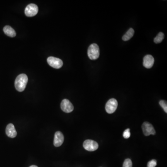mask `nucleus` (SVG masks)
Segmentation results:
<instances>
[{
  "mask_svg": "<svg viewBox=\"0 0 167 167\" xmlns=\"http://www.w3.org/2000/svg\"><path fill=\"white\" fill-rule=\"evenodd\" d=\"M28 82V77L27 75L21 74L17 77L15 80V88L19 92H22L26 88Z\"/></svg>",
  "mask_w": 167,
  "mask_h": 167,
  "instance_id": "nucleus-1",
  "label": "nucleus"
},
{
  "mask_svg": "<svg viewBox=\"0 0 167 167\" xmlns=\"http://www.w3.org/2000/svg\"><path fill=\"white\" fill-rule=\"evenodd\" d=\"M87 54L89 59L91 60H95L98 59L100 54L98 45L96 43L91 45L88 48Z\"/></svg>",
  "mask_w": 167,
  "mask_h": 167,
  "instance_id": "nucleus-2",
  "label": "nucleus"
},
{
  "mask_svg": "<svg viewBox=\"0 0 167 167\" xmlns=\"http://www.w3.org/2000/svg\"><path fill=\"white\" fill-rule=\"evenodd\" d=\"M118 105V103L115 98L108 100L105 105V110L108 113L112 114L116 111Z\"/></svg>",
  "mask_w": 167,
  "mask_h": 167,
  "instance_id": "nucleus-3",
  "label": "nucleus"
},
{
  "mask_svg": "<svg viewBox=\"0 0 167 167\" xmlns=\"http://www.w3.org/2000/svg\"><path fill=\"white\" fill-rule=\"evenodd\" d=\"M47 62L49 66L55 69H59L63 65L62 60L54 57H48L47 59Z\"/></svg>",
  "mask_w": 167,
  "mask_h": 167,
  "instance_id": "nucleus-4",
  "label": "nucleus"
},
{
  "mask_svg": "<svg viewBox=\"0 0 167 167\" xmlns=\"http://www.w3.org/2000/svg\"><path fill=\"white\" fill-rule=\"evenodd\" d=\"M39 9L37 5L31 4L28 5L25 9V13L27 16L33 17L38 13Z\"/></svg>",
  "mask_w": 167,
  "mask_h": 167,
  "instance_id": "nucleus-5",
  "label": "nucleus"
},
{
  "mask_svg": "<svg viewBox=\"0 0 167 167\" xmlns=\"http://www.w3.org/2000/svg\"><path fill=\"white\" fill-rule=\"evenodd\" d=\"M83 147L87 151H94L98 149V144L96 141L88 139L84 142Z\"/></svg>",
  "mask_w": 167,
  "mask_h": 167,
  "instance_id": "nucleus-6",
  "label": "nucleus"
},
{
  "mask_svg": "<svg viewBox=\"0 0 167 167\" xmlns=\"http://www.w3.org/2000/svg\"><path fill=\"white\" fill-rule=\"evenodd\" d=\"M142 129L145 136H149L150 135L156 134V131L154 127L151 124L147 122L143 123L142 125Z\"/></svg>",
  "mask_w": 167,
  "mask_h": 167,
  "instance_id": "nucleus-7",
  "label": "nucleus"
},
{
  "mask_svg": "<svg viewBox=\"0 0 167 167\" xmlns=\"http://www.w3.org/2000/svg\"><path fill=\"white\" fill-rule=\"evenodd\" d=\"M61 109L64 112L66 113H70L74 110V105L69 100L64 99L61 102L60 104Z\"/></svg>",
  "mask_w": 167,
  "mask_h": 167,
  "instance_id": "nucleus-8",
  "label": "nucleus"
},
{
  "mask_svg": "<svg viewBox=\"0 0 167 167\" xmlns=\"http://www.w3.org/2000/svg\"><path fill=\"white\" fill-rule=\"evenodd\" d=\"M64 141V137L62 133L60 132H56L54 138V144L55 147L61 146Z\"/></svg>",
  "mask_w": 167,
  "mask_h": 167,
  "instance_id": "nucleus-9",
  "label": "nucleus"
},
{
  "mask_svg": "<svg viewBox=\"0 0 167 167\" xmlns=\"http://www.w3.org/2000/svg\"><path fill=\"white\" fill-rule=\"evenodd\" d=\"M155 59L151 55H147L144 58L143 65L145 68L149 69L154 65Z\"/></svg>",
  "mask_w": 167,
  "mask_h": 167,
  "instance_id": "nucleus-10",
  "label": "nucleus"
},
{
  "mask_svg": "<svg viewBox=\"0 0 167 167\" xmlns=\"http://www.w3.org/2000/svg\"><path fill=\"white\" fill-rule=\"evenodd\" d=\"M6 133L10 138H15L17 136V132L13 124H9L6 129Z\"/></svg>",
  "mask_w": 167,
  "mask_h": 167,
  "instance_id": "nucleus-11",
  "label": "nucleus"
},
{
  "mask_svg": "<svg viewBox=\"0 0 167 167\" xmlns=\"http://www.w3.org/2000/svg\"><path fill=\"white\" fill-rule=\"evenodd\" d=\"M4 32L6 35L10 37H15L16 35L15 30L9 26H5L4 28Z\"/></svg>",
  "mask_w": 167,
  "mask_h": 167,
  "instance_id": "nucleus-12",
  "label": "nucleus"
},
{
  "mask_svg": "<svg viewBox=\"0 0 167 167\" xmlns=\"http://www.w3.org/2000/svg\"><path fill=\"white\" fill-rule=\"evenodd\" d=\"M134 34V30L132 28H130L126 33L122 36V40L124 41H128L133 36Z\"/></svg>",
  "mask_w": 167,
  "mask_h": 167,
  "instance_id": "nucleus-13",
  "label": "nucleus"
},
{
  "mask_svg": "<svg viewBox=\"0 0 167 167\" xmlns=\"http://www.w3.org/2000/svg\"><path fill=\"white\" fill-rule=\"evenodd\" d=\"M164 38V33L162 32H160L154 39V42L156 44L160 43L163 41Z\"/></svg>",
  "mask_w": 167,
  "mask_h": 167,
  "instance_id": "nucleus-14",
  "label": "nucleus"
},
{
  "mask_svg": "<svg viewBox=\"0 0 167 167\" xmlns=\"http://www.w3.org/2000/svg\"><path fill=\"white\" fill-rule=\"evenodd\" d=\"M122 167H132V163L130 159H126L124 161Z\"/></svg>",
  "mask_w": 167,
  "mask_h": 167,
  "instance_id": "nucleus-15",
  "label": "nucleus"
},
{
  "mask_svg": "<svg viewBox=\"0 0 167 167\" xmlns=\"http://www.w3.org/2000/svg\"><path fill=\"white\" fill-rule=\"evenodd\" d=\"M160 105L163 109L165 113H167V103L165 100H161L159 102Z\"/></svg>",
  "mask_w": 167,
  "mask_h": 167,
  "instance_id": "nucleus-16",
  "label": "nucleus"
},
{
  "mask_svg": "<svg viewBox=\"0 0 167 167\" xmlns=\"http://www.w3.org/2000/svg\"><path fill=\"white\" fill-rule=\"evenodd\" d=\"M157 165V161L155 159H153L152 160L149 161L147 164V167H156Z\"/></svg>",
  "mask_w": 167,
  "mask_h": 167,
  "instance_id": "nucleus-17",
  "label": "nucleus"
},
{
  "mask_svg": "<svg viewBox=\"0 0 167 167\" xmlns=\"http://www.w3.org/2000/svg\"><path fill=\"white\" fill-rule=\"evenodd\" d=\"M130 136V129H127L123 133V137L125 139H128Z\"/></svg>",
  "mask_w": 167,
  "mask_h": 167,
  "instance_id": "nucleus-18",
  "label": "nucleus"
},
{
  "mask_svg": "<svg viewBox=\"0 0 167 167\" xmlns=\"http://www.w3.org/2000/svg\"><path fill=\"white\" fill-rule=\"evenodd\" d=\"M29 167H38V166H36V165H32Z\"/></svg>",
  "mask_w": 167,
  "mask_h": 167,
  "instance_id": "nucleus-19",
  "label": "nucleus"
}]
</instances>
